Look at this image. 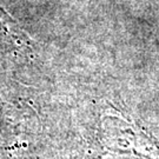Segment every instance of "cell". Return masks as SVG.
<instances>
[{
  "label": "cell",
  "instance_id": "2",
  "mask_svg": "<svg viewBox=\"0 0 159 159\" xmlns=\"http://www.w3.org/2000/svg\"><path fill=\"white\" fill-rule=\"evenodd\" d=\"M29 37L24 33L19 25L0 8V44L20 51V48H29Z\"/></svg>",
  "mask_w": 159,
  "mask_h": 159
},
{
  "label": "cell",
  "instance_id": "1",
  "mask_svg": "<svg viewBox=\"0 0 159 159\" xmlns=\"http://www.w3.org/2000/svg\"><path fill=\"white\" fill-rule=\"evenodd\" d=\"M108 153L159 159V140L127 114H107L90 132L83 159H99Z\"/></svg>",
  "mask_w": 159,
  "mask_h": 159
}]
</instances>
